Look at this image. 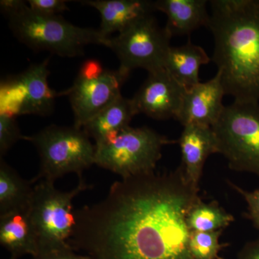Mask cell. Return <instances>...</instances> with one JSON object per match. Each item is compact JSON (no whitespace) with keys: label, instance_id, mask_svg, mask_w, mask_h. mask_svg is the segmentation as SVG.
<instances>
[{"label":"cell","instance_id":"6da1fadb","mask_svg":"<svg viewBox=\"0 0 259 259\" xmlns=\"http://www.w3.org/2000/svg\"><path fill=\"white\" fill-rule=\"evenodd\" d=\"M199 192L180 166L122 179L102 200L75 209L68 243L92 259H196L187 216Z\"/></svg>","mask_w":259,"mask_h":259},{"label":"cell","instance_id":"7a4b0ae2","mask_svg":"<svg viewBox=\"0 0 259 259\" xmlns=\"http://www.w3.org/2000/svg\"><path fill=\"white\" fill-rule=\"evenodd\" d=\"M208 25L212 60L226 95L259 101V0H212Z\"/></svg>","mask_w":259,"mask_h":259},{"label":"cell","instance_id":"3957f363","mask_svg":"<svg viewBox=\"0 0 259 259\" xmlns=\"http://www.w3.org/2000/svg\"><path fill=\"white\" fill-rule=\"evenodd\" d=\"M0 8L14 36L32 50L72 58L82 56L90 44L106 47L109 37L99 30L77 26L59 15L34 11L26 1L2 0Z\"/></svg>","mask_w":259,"mask_h":259},{"label":"cell","instance_id":"277c9868","mask_svg":"<svg viewBox=\"0 0 259 259\" xmlns=\"http://www.w3.org/2000/svg\"><path fill=\"white\" fill-rule=\"evenodd\" d=\"M176 141L148 127L131 126L95 143V164L122 179L152 173L162 149Z\"/></svg>","mask_w":259,"mask_h":259},{"label":"cell","instance_id":"5b68a950","mask_svg":"<svg viewBox=\"0 0 259 259\" xmlns=\"http://www.w3.org/2000/svg\"><path fill=\"white\" fill-rule=\"evenodd\" d=\"M23 140L35 146L40 157V171L32 182H55L70 173L81 178L83 171L95 164V145L82 128L51 125Z\"/></svg>","mask_w":259,"mask_h":259},{"label":"cell","instance_id":"8992f818","mask_svg":"<svg viewBox=\"0 0 259 259\" xmlns=\"http://www.w3.org/2000/svg\"><path fill=\"white\" fill-rule=\"evenodd\" d=\"M74 190L61 192L54 182L42 180L34 187L29 207L37 240L39 252L70 247L68 241L76 223L73 201L90 188L82 177Z\"/></svg>","mask_w":259,"mask_h":259},{"label":"cell","instance_id":"52a82bcc","mask_svg":"<svg viewBox=\"0 0 259 259\" xmlns=\"http://www.w3.org/2000/svg\"><path fill=\"white\" fill-rule=\"evenodd\" d=\"M212 129L219 153L230 168L259 177L258 102L234 101L226 105Z\"/></svg>","mask_w":259,"mask_h":259},{"label":"cell","instance_id":"ba28073f","mask_svg":"<svg viewBox=\"0 0 259 259\" xmlns=\"http://www.w3.org/2000/svg\"><path fill=\"white\" fill-rule=\"evenodd\" d=\"M171 38L151 14L131 24L116 36L109 37L106 47L118 58L120 69L129 73L143 69L151 73L165 69Z\"/></svg>","mask_w":259,"mask_h":259},{"label":"cell","instance_id":"9c48e42d","mask_svg":"<svg viewBox=\"0 0 259 259\" xmlns=\"http://www.w3.org/2000/svg\"><path fill=\"white\" fill-rule=\"evenodd\" d=\"M130 73L120 69H104L97 60H88L80 68L67 95L74 117V126L82 128L93 117L121 95V88Z\"/></svg>","mask_w":259,"mask_h":259},{"label":"cell","instance_id":"30bf717a","mask_svg":"<svg viewBox=\"0 0 259 259\" xmlns=\"http://www.w3.org/2000/svg\"><path fill=\"white\" fill-rule=\"evenodd\" d=\"M49 59L32 64L20 74L2 80L0 113L12 117L25 115L48 116L54 110L59 96L49 83Z\"/></svg>","mask_w":259,"mask_h":259},{"label":"cell","instance_id":"8fae6325","mask_svg":"<svg viewBox=\"0 0 259 259\" xmlns=\"http://www.w3.org/2000/svg\"><path fill=\"white\" fill-rule=\"evenodd\" d=\"M187 90L166 69L148 73L131 98L135 112L156 120H177Z\"/></svg>","mask_w":259,"mask_h":259},{"label":"cell","instance_id":"7c38bea8","mask_svg":"<svg viewBox=\"0 0 259 259\" xmlns=\"http://www.w3.org/2000/svg\"><path fill=\"white\" fill-rule=\"evenodd\" d=\"M226 95L221 75L199 82L186 91L177 120L182 126L197 125L213 127L222 115Z\"/></svg>","mask_w":259,"mask_h":259},{"label":"cell","instance_id":"4fadbf2b","mask_svg":"<svg viewBox=\"0 0 259 259\" xmlns=\"http://www.w3.org/2000/svg\"><path fill=\"white\" fill-rule=\"evenodd\" d=\"M183 127L177 141L182 155L180 167L189 184L199 191L206 161L210 155L219 153L217 138L212 127L197 125Z\"/></svg>","mask_w":259,"mask_h":259},{"label":"cell","instance_id":"5bb4252c","mask_svg":"<svg viewBox=\"0 0 259 259\" xmlns=\"http://www.w3.org/2000/svg\"><path fill=\"white\" fill-rule=\"evenodd\" d=\"M83 5L95 8L101 18L99 31L103 36L120 33L138 20L152 14L154 1L147 0H86Z\"/></svg>","mask_w":259,"mask_h":259},{"label":"cell","instance_id":"9a60e30c","mask_svg":"<svg viewBox=\"0 0 259 259\" xmlns=\"http://www.w3.org/2000/svg\"><path fill=\"white\" fill-rule=\"evenodd\" d=\"M208 2L206 0H157L155 10L167 17L166 31L171 37L188 35L208 25Z\"/></svg>","mask_w":259,"mask_h":259},{"label":"cell","instance_id":"2e32d148","mask_svg":"<svg viewBox=\"0 0 259 259\" xmlns=\"http://www.w3.org/2000/svg\"><path fill=\"white\" fill-rule=\"evenodd\" d=\"M0 243L15 259L38 253V240L29 209L0 214Z\"/></svg>","mask_w":259,"mask_h":259},{"label":"cell","instance_id":"e0dca14e","mask_svg":"<svg viewBox=\"0 0 259 259\" xmlns=\"http://www.w3.org/2000/svg\"><path fill=\"white\" fill-rule=\"evenodd\" d=\"M210 61L203 48L189 40L185 45L170 48L165 69L187 90L200 82L201 66Z\"/></svg>","mask_w":259,"mask_h":259},{"label":"cell","instance_id":"ac0fdd59","mask_svg":"<svg viewBox=\"0 0 259 259\" xmlns=\"http://www.w3.org/2000/svg\"><path fill=\"white\" fill-rule=\"evenodd\" d=\"M136 115L131 99L120 95L108 106L88 121L82 129L90 138L99 142L111 134L130 126Z\"/></svg>","mask_w":259,"mask_h":259},{"label":"cell","instance_id":"d6986e66","mask_svg":"<svg viewBox=\"0 0 259 259\" xmlns=\"http://www.w3.org/2000/svg\"><path fill=\"white\" fill-rule=\"evenodd\" d=\"M33 182L24 180L4 161L0 160V214L28 209L33 194Z\"/></svg>","mask_w":259,"mask_h":259},{"label":"cell","instance_id":"ffe728a7","mask_svg":"<svg viewBox=\"0 0 259 259\" xmlns=\"http://www.w3.org/2000/svg\"><path fill=\"white\" fill-rule=\"evenodd\" d=\"M235 221L231 214L216 202L205 203L199 199L187 216V223L192 231L213 232L223 231Z\"/></svg>","mask_w":259,"mask_h":259},{"label":"cell","instance_id":"44dd1931","mask_svg":"<svg viewBox=\"0 0 259 259\" xmlns=\"http://www.w3.org/2000/svg\"><path fill=\"white\" fill-rule=\"evenodd\" d=\"M223 231L213 232L192 231L190 245L196 259H222L219 253L223 245L220 243Z\"/></svg>","mask_w":259,"mask_h":259},{"label":"cell","instance_id":"7402d4cb","mask_svg":"<svg viewBox=\"0 0 259 259\" xmlns=\"http://www.w3.org/2000/svg\"><path fill=\"white\" fill-rule=\"evenodd\" d=\"M15 117L0 113V156L8 153L10 148L20 140H23Z\"/></svg>","mask_w":259,"mask_h":259},{"label":"cell","instance_id":"603a6c76","mask_svg":"<svg viewBox=\"0 0 259 259\" xmlns=\"http://www.w3.org/2000/svg\"><path fill=\"white\" fill-rule=\"evenodd\" d=\"M230 185L243 196L245 202L248 204V213L247 218L251 221L253 226L259 231V189L249 192L243 190L234 184L229 182Z\"/></svg>","mask_w":259,"mask_h":259},{"label":"cell","instance_id":"cb8c5ba5","mask_svg":"<svg viewBox=\"0 0 259 259\" xmlns=\"http://www.w3.org/2000/svg\"><path fill=\"white\" fill-rule=\"evenodd\" d=\"M65 0H28V6L34 11L42 14L57 15L69 10L67 3Z\"/></svg>","mask_w":259,"mask_h":259},{"label":"cell","instance_id":"d4e9b609","mask_svg":"<svg viewBox=\"0 0 259 259\" xmlns=\"http://www.w3.org/2000/svg\"><path fill=\"white\" fill-rule=\"evenodd\" d=\"M32 259H92L88 255L76 253V251L71 248V247L67 248H59L47 250V251L39 252L35 256H32Z\"/></svg>","mask_w":259,"mask_h":259},{"label":"cell","instance_id":"484cf974","mask_svg":"<svg viewBox=\"0 0 259 259\" xmlns=\"http://www.w3.org/2000/svg\"><path fill=\"white\" fill-rule=\"evenodd\" d=\"M238 259H259V238L245 243L238 253Z\"/></svg>","mask_w":259,"mask_h":259},{"label":"cell","instance_id":"4316f807","mask_svg":"<svg viewBox=\"0 0 259 259\" xmlns=\"http://www.w3.org/2000/svg\"><path fill=\"white\" fill-rule=\"evenodd\" d=\"M10 259H15L14 258H13V257H10Z\"/></svg>","mask_w":259,"mask_h":259}]
</instances>
